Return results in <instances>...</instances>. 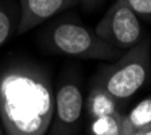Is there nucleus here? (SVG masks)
I'll return each mask as SVG.
<instances>
[{"label": "nucleus", "instance_id": "1", "mask_svg": "<svg viewBox=\"0 0 151 135\" xmlns=\"http://www.w3.org/2000/svg\"><path fill=\"white\" fill-rule=\"evenodd\" d=\"M53 112L54 89L43 66L20 58L0 68V120L4 135H46Z\"/></svg>", "mask_w": 151, "mask_h": 135}, {"label": "nucleus", "instance_id": "2", "mask_svg": "<svg viewBox=\"0 0 151 135\" xmlns=\"http://www.w3.org/2000/svg\"><path fill=\"white\" fill-rule=\"evenodd\" d=\"M97 84L117 101L129 99L143 88L151 76V42L143 38L138 45L122 53L119 58L100 70Z\"/></svg>", "mask_w": 151, "mask_h": 135}, {"label": "nucleus", "instance_id": "3", "mask_svg": "<svg viewBox=\"0 0 151 135\" xmlns=\"http://www.w3.org/2000/svg\"><path fill=\"white\" fill-rule=\"evenodd\" d=\"M45 42L53 53L84 60L115 61L122 54L119 49L103 41L94 30L73 20L53 25L47 31Z\"/></svg>", "mask_w": 151, "mask_h": 135}, {"label": "nucleus", "instance_id": "4", "mask_svg": "<svg viewBox=\"0 0 151 135\" xmlns=\"http://www.w3.org/2000/svg\"><path fill=\"white\" fill-rule=\"evenodd\" d=\"M94 32L120 51L128 50L143 39V28L139 18L123 0L113 1L96 25Z\"/></svg>", "mask_w": 151, "mask_h": 135}, {"label": "nucleus", "instance_id": "5", "mask_svg": "<svg viewBox=\"0 0 151 135\" xmlns=\"http://www.w3.org/2000/svg\"><path fill=\"white\" fill-rule=\"evenodd\" d=\"M84 108V97L76 82H63L54 92L51 135H69L77 126Z\"/></svg>", "mask_w": 151, "mask_h": 135}, {"label": "nucleus", "instance_id": "6", "mask_svg": "<svg viewBox=\"0 0 151 135\" xmlns=\"http://www.w3.org/2000/svg\"><path fill=\"white\" fill-rule=\"evenodd\" d=\"M19 4L20 18L16 32L24 34L57 14L74 7L78 0H19Z\"/></svg>", "mask_w": 151, "mask_h": 135}, {"label": "nucleus", "instance_id": "7", "mask_svg": "<svg viewBox=\"0 0 151 135\" xmlns=\"http://www.w3.org/2000/svg\"><path fill=\"white\" fill-rule=\"evenodd\" d=\"M117 103L119 101L113 97L104 87H101L97 82H94L93 87L89 91L88 96H86L84 105L86 108L88 116L93 120L116 112Z\"/></svg>", "mask_w": 151, "mask_h": 135}, {"label": "nucleus", "instance_id": "8", "mask_svg": "<svg viewBox=\"0 0 151 135\" xmlns=\"http://www.w3.org/2000/svg\"><path fill=\"white\" fill-rule=\"evenodd\" d=\"M123 120L124 115L119 111L92 120V135H123Z\"/></svg>", "mask_w": 151, "mask_h": 135}, {"label": "nucleus", "instance_id": "9", "mask_svg": "<svg viewBox=\"0 0 151 135\" xmlns=\"http://www.w3.org/2000/svg\"><path fill=\"white\" fill-rule=\"evenodd\" d=\"M124 123L131 130H140L142 127L151 124V95L139 101L128 115H124Z\"/></svg>", "mask_w": 151, "mask_h": 135}, {"label": "nucleus", "instance_id": "10", "mask_svg": "<svg viewBox=\"0 0 151 135\" xmlns=\"http://www.w3.org/2000/svg\"><path fill=\"white\" fill-rule=\"evenodd\" d=\"M139 19L151 20V0H123Z\"/></svg>", "mask_w": 151, "mask_h": 135}, {"label": "nucleus", "instance_id": "11", "mask_svg": "<svg viewBox=\"0 0 151 135\" xmlns=\"http://www.w3.org/2000/svg\"><path fill=\"white\" fill-rule=\"evenodd\" d=\"M12 32V16L0 7V47L7 42Z\"/></svg>", "mask_w": 151, "mask_h": 135}, {"label": "nucleus", "instance_id": "12", "mask_svg": "<svg viewBox=\"0 0 151 135\" xmlns=\"http://www.w3.org/2000/svg\"><path fill=\"white\" fill-rule=\"evenodd\" d=\"M81 1L82 4H84L86 8H92V7L97 6V4H100L103 0H78V3Z\"/></svg>", "mask_w": 151, "mask_h": 135}, {"label": "nucleus", "instance_id": "13", "mask_svg": "<svg viewBox=\"0 0 151 135\" xmlns=\"http://www.w3.org/2000/svg\"><path fill=\"white\" fill-rule=\"evenodd\" d=\"M123 135H140V132L138 130H131L126 126V123L123 120Z\"/></svg>", "mask_w": 151, "mask_h": 135}, {"label": "nucleus", "instance_id": "14", "mask_svg": "<svg viewBox=\"0 0 151 135\" xmlns=\"http://www.w3.org/2000/svg\"><path fill=\"white\" fill-rule=\"evenodd\" d=\"M138 131L140 132V135H151V124H147V126L142 127Z\"/></svg>", "mask_w": 151, "mask_h": 135}, {"label": "nucleus", "instance_id": "15", "mask_svg": "<svg viewBox=\"0 0 151 135\" xmlns=\"http://www.w3.org/2000/svg\"><path fill=\"white\" fill-rule=\"evenodd\" d=\"M0 135H4V131H3V126H1V120H0Z\"/></svg>", "mask_w": 151, "mask_h": 135}, {"label": "nucleus", "instance_id": "16", "mask_svg": "<svg viewBox=\"0 0 151 135\" xmlns=\"http://www.w3.org/2000/svg\"><path fill=\"white\" fill-rule=\"evenodd\" d=\"M0 7H1V6H0Z\"/></svg>", "mask_w": 151, "mask_h": 135}]
</instances>
